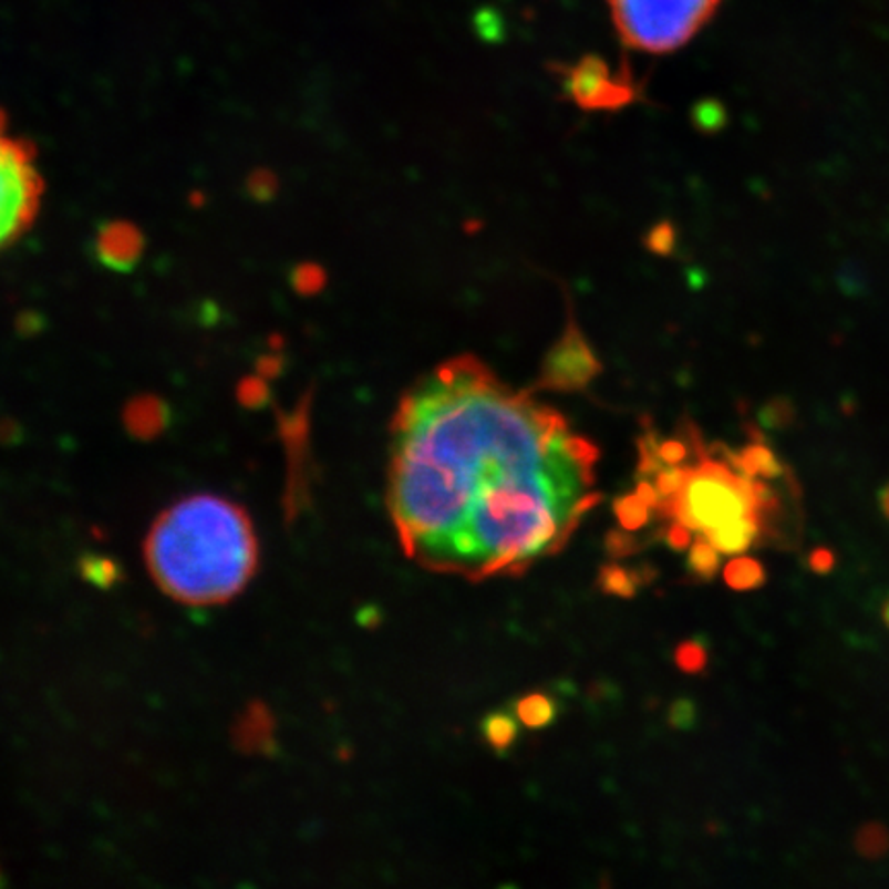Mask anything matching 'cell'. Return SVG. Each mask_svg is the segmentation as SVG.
Here are the masks:
<instances>
[{"instance_id": "cell-1", "label": "cell", "mask_w": 889, "mask_h": 889, "mask_svg": "<svg viewBox=\"0 0 889 889\" xmlns=\"http://www.w3.org/2000/svg\"><path fill=\"white\" fill-rule=\"evenodd\" d=\"M596 464L562 414L457 356L397 406L387 503L404 552L426 569L519 575L601 500Z\"/></svg>"}, {"instance_id": "cell-2", "label": "cell", "mask_w": 889, "mask_h": 889, "mask_svg": "<svg viewBox=\"0 0 889 889\" xmlns=\"http://www.w3.org/2000/svg\"><path fill=\"white\" fill-rule=\"evenodd\" d=\"M161 589L188 606L225 603L258 569V538L248 513L223 496H188L161 513L145 546Z\"/></svg>"}, {"instance_id": "cell-3", "label": "cell", "mask_w": 889, "mask_h": 889, "mask_svg": "<svg viewBox=\"0 0 889 889\" xmlns=\"http://www.w3.org/2000/svg\"><path fill=\"white\" fill-rule=\"evenodd\" d=\"M684 484L680 493L661 503V515L684 521L699 534L721 525L754 517L774 507L773 490L759 478H752L737 464L727 447L709 449L696 428L684 462Z\"/></svg>"}, {"instance_id": "cell-4", "label": "cell", "mask_w": 889, "mask_h": 889, "mask_svg": "<svg viewBox=\"0 0 889 889\" xmlns=\"http://www.w3.org/2000/svg\"><path fill=\"white\" fill-rule=\"evenodd\" d=\"M721 0H610L613 25L628 48L665 54L688 44Z\"/></svg>"}, {"instance_id": "cell-5", "label": "cell", "mask_w": 889, "mask_h": 889, "mask_svg": "<svg viewBox=\"0 0 889 889\" xmlns=\"http://www.w3.org/2000/svg\"><path fill=\"white\" fill-rule=\"evenodd\" d=\"M42 194L44 182L33 151L0 116V254L28 234Z\"/></svg>"}, {"instance_id": "cell-6", "label": "cell", "mask_w": 889, "mask_h": 889, "mask_svg": "<svg viewBox=\"0 0 889 889\" xmlns=\"http://www.w3.org/2000/svg\"><path fill=\"white\" fill-rule=\"evenodd\" d=\"M570 95L575 102L589 110H612L630 102L632 91L624 74L613 73L612 69L596 56H587L570 69Z\"/></svg>"}, {"instance_id": "cell-7", "label": "cell", "mask_w": 889, "mask_h": 889, "mask_svg": "<svg viewBox=\"0 0 889 889\" xmlns=\"http://www.w3.org/2000/svg\"><path fill=\"white\" fill-rule=\"evenodd\" d=\"M657 577V570L649 565L637 569H627L618 562H608L599 569L598 587L606 596L630 599L639 593V589L651 583Z\"/></svg>"}, {"instance_id": "cell-8", "label": "cell", "mask_w": 889, "mask_h": 889, "mask_svg": "<svg viewBox=\"0 0 889 889\" xmlns=\"http://www.w3.org/2000/svg\"><path fill=\"white\" fill-rule=\"evenodd\" d=\"M759 531H762V517L754 515L721 525L704 536L715 544L721 555L735 556L750 550L752 544L758 540Z\"/></svg>"}, {"instance_id": "cell-9", "label": "cell", "mask_w": 889, "mask_h": 889, "mask_svg": "<svg viewBox=\"0 0 889 889\" xmlns=\"http://www.w3.org/2000/svg\"><path fill=\"white\" fill-rule=\"evenodd\" d=\"M510 711L527 730H544L550 727L560 715V704L552 694L534 692L515 700Z\"/></svg>"}, {"instance_id": "cell-10", "label": "cell", "mask_w": 889, "mask_h": 889, "mask_svg": "<svg viewBox=\"0 0 889 889\" xmlns=\"http://www.w3.org/2000/svg\"><path fill=\"white\" fill-rule=\"evenodd\" d=\"M519 719L513 711H493L482 719L480 733L484 742L498 756L509 754L510 747L519 737Z\"/></svg>"}, {"instance_id": "cell-11", "label": "cell", "mask_w": 889, "mask_h": 889, "mask_svg": "<svg viewBox=\"0 0 889 889\" xmlns=\"http://www.w3.org/2000/svg\"><path fill=\"white\" fill-rule=\"evenodd\" d=\"M737 455V464L744 469L745 474H750L752 478H759V480H774L783 474V466L776 459L773 449L759 441H752L740 452Z\"/></svg>"}, {"instance_id": "cell-12", "label": "cell", "mask_w": 889, "mask_h": 889, "mask_svg": "<svg viewBox=\"0 0 889 889\" xmlns=\"http://www.w3.org/2000/svg\"><path fill=\"white\" fill-rule=\"evenodd\" d=\"M723 579L735 591H754L766 583V569L750 556H735L723 569Z\"/></svg>"}, {"instance_id": "cell-13", "label": "cell", "mask_w": 889, "mask_h": 889, "mask_svg": "<svg viewBox=\"0 0 889 889\" xmlns=\"http://www.w3.org/2000/svg\"><path fill=\"white\" fill-rule=\"evenodd\" d=\"M721 570V552L704 534H699L688 555V572L696 579H713Z\"/></svg>"}, {"instance_id": "cell-14", "label": "cell", "mask_w": 889, "mask_h": 889, "mask_svg": "<svg viewBox=\"0 0 889 889\" xmlns=\"http://www.w3.org/2000/svg\"><path fill=\"white\" fill-rule=\"evenodd\" d=\"M653 513L655 510L651 509L637 493L618 496L613 500V515H616L620 527L628 529V531H637V529L647 527V524L653 517Z\"/></svg>"}, {"instance_id": "cell-15", "label": "cell", "mask_w": 889, "mask_h": 889, "mask_svg": "<svg viewBox=\"0 0 889 889\" xmlns=\"http://www.w3.org/2000/svg\"><path fill=\"white\" fill-rule=\"evenodd\" d=\"M675 665L684 673H700L709 665V647L702 641H685L675 649Z\"/></svg>"}, {"instance_id": "cell-16", "label": "cell", "mask_w": 889, "mask_h": 889, "mask_svg": "<svg viewBox=\"0 0 889 889\" xmlns=\"http://www.w3.org/2000/svg\"><path fill=\"white\" fill-rule=\"evenodd\" d=\"M857 848L860 855L865 857H879L883 855L889 848V831L879 826V824H871L865 826L857 836Z\"/></svg>"}, {"instance_id": "cell-17", "label": "cell", "mask_w": 889, "mask_h": 889, "mask_svg": "<svg viewBox=\"0 0 889 889\" xmlns=\"http://www.w3.org/2000/svg\"><path fill=\"white\" fill-rule=\"evenodd\" d=\"M670 725L675 730H692L699 721V711L692 700H675V704L670 709Z\"/></svg>"}, {"instance_id": "cell-18", "label": "cell", "mask_w": 889, "mask_h": 889, "mask_svg": "<svg viewBox=\"0 0 889 889\" xmlns=\"http://www.w3.org/2000/svg\"><path fill=\"white\" fill-rule=\"evenodd\" d=\"M663 540L670 546L671 550L682 552V550H690L692 541H694V529L688 527L684 521L673 519L668 529L663 531Z\"/></svg>"}, {"instance_id": "cell-19", "label": "cell", "mask_w": 889, "mask_h": 889, "mask_svg": "<svg viewBox=\"0 0 889 889\" xmlns=\"http://www.w3.org/2000/svg\"><path fill=\"white\" fill-rule=\"evenodd\" d=\"M606 548H608V552H610L613 560H620V558H627V556L634 555L639 550V540L628 536V529H612L608 534Z\"/></svg>"}, {"instance_id": "cell-20", "label": "cell", "mask_w": 889, "mask_h": 889, "mask_svg": "<svg viewBox=\"0 0 889 889\" xmlns=\"http://www.w3.org/2000/svg\"><path fill=\"white\" fill-rule=\"evenodd\" d=\"M807 562H809V569L817 572V575H826V572H830L834 569V565H836V558L831 555L828 548H817L814 550L809 558H807Z\"/></svg>"}, {"instance_id": "cell-21", "label": "cell", "mask_w": 889, "mask_h": 889, "mask_svg": "<svg viewBox=\"0 0 889 889\" xmlns=\"http://www.w3.org/2000/svg\"><path fill=\"white\" fill-rule=\"evenodd\" d=\"M879 503H881V509L886 513V517L889 519V484L881 490V495H879Z\"/></svg>"}, {"instance_id": "cell-22", "label": "cell", "mask_w": 889, "mask_h": 889, "mask_svg": "<svg viewBox=\"0 0 889 889\" xmlns=\"http://www.w3.org/2000/svg\"><path fill=\"white\" fill-rule=\"evenodd\" d=\"M881 616H883V622H886V627L889 628V598L886 599V603H883V610H881Z\"/></svg>"}]
</instances>
